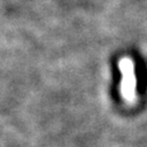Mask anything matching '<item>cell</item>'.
<instances>
[{"instance_id": "cell-1", "label": "cell", "mask_w": 147, "mask_h": 147, "mask_svg": "<svg viewBox=\"0 0 147 147\" xmlns=\"http://www.w3.org/2000/svg\"><path fill=\"white\" fill-rule=\"evenodd\" d=\"M121 68L123 71L124 79H123V93L126 98L133 97V89H134V78H133V66L131 60L123 59L121 61Z\"/></svg>"}]
</instances>
